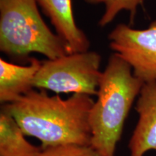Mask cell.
Instances as JSON below:
<instances>
[{"label": "cell", "instance_id": "6da1fadb", "mask_svg": "<svg viewBox=\"0 0 156 156\" xmlns=\"http://www.w3.org/2000/svg\"><path fill=\"white\" fill-rule=\"evenodd\" d=\"M93 103L87 95L62 99L33 89L2 108L13 116L25 136L38 139L44 149L64 144L90 145L89 114Z\"/></svg>", "mask_w": 156, "mask_h": 156}, {"label": "cell", "instance_id": "7a4b0ae2", "mask_svg": "<svg viewBox=\"0 0 156 156\" xmlns=\"http://www.w3.org/2000/svg\"><path fill=\"white\" fill-rule=\"evenodd\" d=\"M143 85L125 60L116 53L110 56L89 114L90 146L100 156H114L126 118Z\"/></svg>", "mask_w": 156, "mask_h": 156}, {"label": "cell", "instance_id": "3957f363", "mask_svg": "<svg viewBox=\"0 0 156 156\" xmlns=\"http://www.w3.org/2000/svg\"><path fill=\"white\" fill-rule=\"evenodd\" d=\"M0 51L17 59L33 53L48 59L69 54L63 39L42 18L36 0H0Z\"/></svg>", "mask_w": 156, "mask_h": 156}, {"label": "cell", "instance_id": "277c9868", "mask_svg": "<svg viewBox=\"0 0 156 156\" xmlns=\"http://www.w3.org/2000/svg\"><path fill=\"white\" fill-rule=\"evenodd\" d=\"M101 56L95 51L66 54L42 62L34 87L56 93L96 95L102 75Z\"/></svg>", "mask_w": 156, "mask_h": 156}, {"label": "cell", "instance_id": "5b68a950", "mask_svg": "<svg viewBox=\"0 0 156 156\" xmlns=\"http://www.w3.org/2000/svg\"><path fill=\"white\" fill-rule=\"evenodd\" d=\"M109 46L131 66L144 83L156 82V20L145 29L117 25L108 35Z\"/></svg>", "mask_w": 156, "mask_h": 156}, {"label": "cell", "instance_id": "8992f818", "mask_svg": "<svg viewBox=\"0 0 156 156\" xmlns=\"http://www.w3.org/2000/svg\"><path fill=\"white\" fill-rule=\"evenodd\" d=\"M137 124L129 142V156L156 153V82L144 83L136 101Z\"/></svg>", "mask_w": 156, "mask_h": 156}, {"label": "cell", "instance_id": "52a82bcc", "mask_svg": "<svg viewBox=\"0 0 156 156\" xmlns=\"http://www.w3.org/2000/svg\"><path fill=\"white\" fill-rule=\"evenodd\" d=\"M56 34L67 44L69 53L87 51L90 42L76 24L72 0H36Z\"/></svg>", "mask_w": 156, "mask_h": 156}, {"label": "cell", "instance_id": "ba28073f", "mask_svg": "<svg viewBox=\"0 0 156 156\" xmlns=\"http://www.w3.org/2000/svg\"><path fill=\"white\" fill-rule=\"evenodd\" d=\"M42 62L36 58H29L28 65L17 64L0 58V101L9 103L34 88V81Z\"/></svg>", "mask_w": 156, "mask_h": 156}, {"label": "cell", "instance_id": "9c48e42d", "mask_svg": "<svg viewBox=\"0 0 156 156\" xmlns=\"http://www.w3.org/2000/svg\"><path fill=\"white\" fill-rule=\"evenodd\" d=\"M13 116L4 108L0 113V156H36L42 150L25 139Z\"/></svg>", "mask_w": 156, "mask_h": 156}, {"label": "cell", "instance_id": "30bf717a", "mask_svg": "<svg viewBox=\"0 0 156 156\" xmlns=\"http://www.w3.org/2000/svg\"><path fill=\"white\" fill-rule=\"evenodd\" d=\"M144 1L145 0H85L86 2L92 5L103 4L104 5V13L98 22L101 27L110 24L122 11L129 12L130 20L132 23L138 7L143 5Z\"/></svg>", "mask_w": 156, "mask_h": 156}, {"label": "cell", "instance_id": "8fae6325", "mask_svg": "<svg viewBox=\"0 0 156 156\" xmlns=\"http://www.w3.org/2000/svg\"><path fill=\"white\" fill-rule=\"evenodd\" d=\"M36 156H100L90 145L64 144L44 148Z\"/></svg>", "mask_w": 156, "mask_h": 156}]
</instances>
